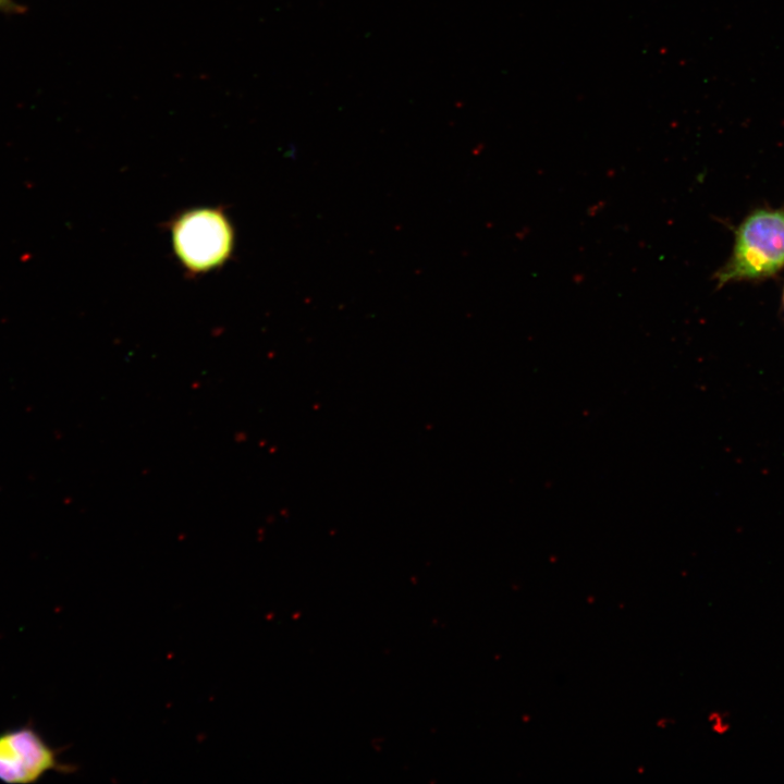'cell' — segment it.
<instances>
[{"mask_svg":"<svg viewBox=\"0 0 784 784\" xmlns=\"http://www.w3.org/2000/svg\"><path fill=\"white\" fill-rule=\"evenodd\" d=\"M60 750L50 746L32 725L24 724L0 733V781L30 784L46 773H71L74 765L59 759Z\"/></svg>","mask_w":784,"mask_h":784,"instance_id":"3957f363","label":"cell"},{"mask_svg":"<svg viewBox=\"0 0 784 784\" xmlns=\"http://www.w3.org/2000/svg\"><path fill=\"white\" fill-rule=\"evenodd\" d=\"M7 0H0V5L4 4Z\"/></svg>","mask_w":784,"mask_h":784,"instance_id":"5b68a950","label":"cell"},{"mask_svg":"<svg viewBox=\"0 0 784 784\" xmlns=\"http://www.w3.org/2000/svg\"><path fill=\"white\" fill-rule=\"evenodd\" d=\"M707 721L711 731L718 735H725L732 726L727 714L719 710L711 711Z\"/></svg>","mask_w":784,"mask_h":784,"instance_id":"277c9868","label":"cell"},{"mask_svg":"<svg viewBox=\"0 0 784 784\" xmlns=\"http://www.w3.org/2000/svg\"><path fill=\"white\" fill-rule=\"evenodd\" d=\"M784 267V210L761 209L738 226L730 260L718 271L719 285L769 277Z\"/></svg>","mask_w":784,"mask_h":784,"instance_id":"7a4b0ae2","label":"cell"},{"mask_svg":"<svg viewBox=\"0 0 784 784\" xmlns=\"http://www.w3.org/2000/svg\"><path fill=\"white\" fill-rule=\"evenodd\" d=\"M169 231L175 259L191 275L218 270L235 248L232 221L218 206L182 211L171 220Z\"/></svg>","mask_w":784,"mask_h":784,"instance_id":"6da1fadb","label":"cell"}]
</instances>
